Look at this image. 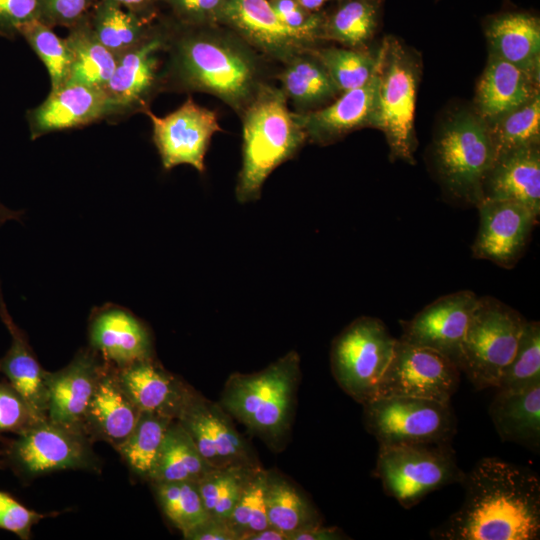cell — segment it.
Instances as JSON below:
<instances>
[{
    "label": "cell",
    "mask_w": 540,
    "mask_h": 540,
    "mask_svg": "<svg viewBox=\"0 0 540 540\" xmlns=\"http://www.w3.org/2000/svg\"><path fill=\"white\" fill-rule=\"evenodd\" d=\"M483 199L514 201L539 217V145L518 148L496 157L483 184Z\"/></svg>",
    "instance_id": "obj_25"
},
{
    "label": "cell",
    "mask_w": 540,
    "mask_h": 540,
    "mask_svg": "<svg viewBox=\"0 0 540 540\" xmlns=\"http://www.w3.org/2000/svg\"><path fill=\"white\" fill-rule=\"evenodd\" d=\"M141 414L125 393L115 368L106 363L85 412L83 432L91 441H104L117 450Z\"/></svg>",
    "instance_id": "obj_23"
},
{
    "label": "cell",
    "mask_w": 540,
    "mask_h": 540,
    "mask_svg": "<svg viewBox=\"0 0 540 540\" xmlns=\"http://www.w3.org/2000/svg\"><path fill=\"white\" fill-rule=\"evenodd\" d=\"M92 444L83 432L46 419L5 443L3 463L26 481L62 470L99 472L101 463Z\"/></svg>",
    "instance_id": "obj_10"
},
{
    "label": "cell",
    "mask_w": 540,
    "mask_h": 540,
    "mask_svg": "<svg viewBox=\"0 0 540 540\" xmlns=\"http://www.w3.org/2000/svg\"><path fill=\"white\" fill-rule=\"evenodd\" d=\"M396 340L380 319L369 316L355 319L333 340L332 374L341 389L361 405L377 397Z\"/></svg>",
    "instance_id": "obj_9"
},
{
    "label": "cell",
    "mask_w": 540,
    "mask_h": 540,
    "mask_svg": "<svg viewBox=\"0 0 540 540\" xmlns=\"http://www.w3.org/2000/svg\"><path fill=\"white\" fill-rule=\"evenodd\" d=\"M303 53L286 60L278 78L287 97L299 106L312 107L333 98L339 90L322 63L314 55Z\"/></svg>",
    "instance_id": "obj_34"
},
{
    "label": "cell",
    "mask_w": 540,
    "mask_h": 540,
    "mask_svg": "<svg viewBox=\"0 0 540 540\" xmlns=\"http://www.w3.org/2000/svg\"><path fill=\"white\" fill-rule=\"evenodd\" d=\"M378 14L377 0H349L324 20L321 37L359 49L372 38Z\"/></svg>",
    "instance_id": "obj_37"
},
{
    "label": "cell",
    "mask_w": 540,
    "mask_h": 540,
    "mask_svg": "<svg viewBox=\"0 0 540 540\" xmlns=\"http://www.w3.org/2000/svg\"><path fill=\"white\" fill-rule=\"evenodd\" d=\"M302 7L308 11L318 10L327 0H296Z\"/></svg>",
    "instance_id": "obj_55"
},
{
    "label": "cell",
    "mask_w": 540,
    "mask_h": 540,
    "mask_svg": "<svg viewBox=\"0 0 540 540\" xmlns=\"http://www.w3.org/2000/svg\"><path fill=\"white\" fill-rule=\"evenodd\" d=\"M266 513L269 525L288 534L322 524L319 511L292 481L267 470Z\"/></svg>",
    "instance_id": "obj_30"
},
{
    "label": "cell",
    "mask_w": 540,
    "mask_h": 540,
    "mask_svg": "<svg viewBox=\"0 0 540 540\" xmlns=\"http://www.w3.org/2000/svg\"><path fill=\"white\" fill-rule=\"evenodd\" d=\"M91 349L115 368L153 357L148 328L130 311L107 306L96 312L89 325Z\"/></svg>",
    "instance_id": "obj_22"
},
{
    "label": "cell",
    "mask_w": 540,
    "mask_h": 540,
    "mask_svg": "<svg viewBox=\"0 0 540 540\" xmlns=\"http://www.w3.org/2000/svg\"><path fill=\"white\" fill-rule=\"evenodd\" d=\"M144 113L151 120L153 141L163 167L169 170L187 164L203 173L211 137L221 131L216 113L198 105L191 97L163 117L156 116L149 109Z\"/></svg>",
    "instance_id": "obj_15"
},
{
    "label": "cell",
    "mask_w": 540,
    "mask_h": 540,
    "mask_svg": "<svg viewBox=\"0 0 540 540\" xmlns=\"http://www.w3.org/2000/svg\"><path fill=\"white\" fill-rule=\"evenodd\" d=\"M115 372L121 387L140 411L176 419L189 384L164 369L153 357L115 368Z\"/></svg>",
    "instance_id": "obj_24"
},
{
    "label": "cell",
    "mask_w": 540,
    "mask_h": 540,
    "mask_svg": "<svg viewBox=\"0 0 540 540\" xmlns=\"http://www.w3.org/2000/svg\"><path fill=\"white\" fill-rule=\"evenodd\" d=\"M245 540H288V534L269 526L263 530L248 535Z\"/></svg>",
    "instance_id": "obj_52"
},
{
    "label": "cell",
    "mask_w": 540,
    "mask_h": 540,
    "mask_svg": "<svg viewBox=\"0 0 540 540\" xmlns=\"http://www.w3.org/2000/svg\"><path fill=\"white\" fill-rule=\"evenodd\" d=\"M537 384H540V323L527 320L516 352L496 388L522 391Z\"/></svg>",
    "instance_id": "obj_42"
},
{
    "label": "cell",
    "mask_w": 540,
    "mask_h": 540,
    "mask_svg": "<svg viewBox=\"0 0 540 540\" xmlns=\"http://www.w3.org/2000/svg\"><path fill=\"white\" fill-rule=\"evenodd\" d=\"M105 366L96 351L86 349L64 368L46 371L47 419L83 432L85 412Z\"/></svg>",
    "instance_id": "obj_19"
},
{
    "label": "cell",
    "mask_w": 540,
    "mask_h": 540,
    "mask_svg": "<svg viewBox=\"0 0 540 540\" xmlns=\"http://www.w3.org/2000/svg\"><path fill=\"white\" fill-rule=\"evenodd\" d=\"M362 406L365 428L379 445L451 443L457 430L450 402L389 396Z\"/></svg>",
    "instance_id": "obj_11"
},
{
    "label": "cell",
    "mask_w": 540,
    "mask_h": 540,
    "mask_svg": "<svg viewBox=\"0 0 540 540\" xmlns=\"http://www.w3.org/2000/svg\"><path fill=\"white\" fill-rule=\"evenodd\" d=\"M538 84V80L490 53L476 90V113L490 123L532 100L539 94Z\"/></svg>",
    "instance_id": "obj_26"
},
{
    "label": "cell",
    "mask_w": 540,
    "mask_h": 540,
    "mask_svg": "<svg viewBox=\"0 0 540 540\" xmlns=\"http://www.w3.org/2000/svg\"><path fill=\"white\" fill-rule=\"evenodd\" d=\"M307 135L289 111L282 90L260 85L244 109L243 160L236 198L241 203L257 200L267 177L303 146Z\"/></svg>",
    "instance_id": "obj_4"
},
{
    "label": "cell",
    "mask_w": 540,
    "mask_h": 540,
    "mask_svg": "<svg viewBox=\"0 0 540 540\" xmlns=\"http://www.w3.org/2000/svg\"><path fill=\"white\" fill-rule=\"evenodd\" d=\"M231 418L219 403L190 386L176 420L212 467L259 466L253 448L237 431Z\"/></svg>",
    "instance_id": "obj_14"
},
{
    "label": "cell",
    "mask_w": 540,
    "mask_h": 540,
    "mask_svg": "<svg viewBox=\"0 0 540 540\" xmlns=\"http://www.w3.org/2000/svg\"><path fill=\"white\" fill-rule=\"evenodd\" d=\"M379 76L376 73L364 85L343 92L325 108L295 113L307 139L327 144L363 126H374L378 106Z\"/></svg>",
    "instance_id": "obj_21"
},
{
    "label": "cell",
    "mask_w": 540,
    "mask_h": 540,
    "mask_svg": "<svg viewBox=\"0 0 540 540\" xmlns=\"http://www.w3.org/2000/svg\"><path fill=\"white\" fill-rule=\"evenodd\" d=\"M479 228L472 255L511 269L520 260L539 217L526 206L508 200L483 199L477 205Z\"/></svg>",
    "instance_id": "obj_16"
},
{
    "label": "cell",
    "mask_w": 540,
    "mask_h": 540,
    "mask_svg": "<svg viewBox=\"0 0 540 540\" xmlns=\"http://www.w3.org/2000/svg\"><path fill=\"white\" fill-rule=\"evenodd\" d=\"M37 422L23 397L8 382H0V434H18Z\"/></svg>",
    "instance_id": "obj_44"
},
{
    "label": "cell",
    "mask_w": 540,
    "mask_h": 540,
    "mask_svg": "<svg viewBox=\"0 0 540 540\" xmlns=\"http://www.w3.org/2000/svg\"><path fill=\"white\" fill-rule=\"evenodd\" d=\"M460 376L458 366L443 354L397 339L377 397L410 396L450 402Z\"/></svg>",
    "instance_id": "obj_12"
},
{
    "label": "cell",
    "mask_w": 540,
    "mask_h": 540,
    "mask_svg": "<svg viewBox=\"0 0 540 540\" xmlns=\"http://www.w3.org/2000/svg\"><path fill=\"white\" fill-rule=\"evenodd\" d=\"M0 318L11 336V345L0 359V372L23 397L40 421L47 419L46 371L40 366L27 335L8 313L0 289Z\"/></svg>",
    "instance_id": "obj_27"
},
{
    "label": "cell",
    "mask_w": 540,
    "mask_h": 540,
    "mask_svg": "<svg viewBox=\"0 0 540 540\" xmlns=\"http://www.w3.org/2000/svg\"><path fill=\"white\" fill-rule=\"evenodd\" d=\"M220 21L258 49L285 61L311 50L316 40L284 24L269 0H226Z\"/></svg>",
    "instance_id": "obj_18"
},
{
    "label": "cell",
    "mask_w": 540,
    "mask_h": 540,
    "mask_svg": "<svg viewBox=\"0 0 540 540\" xmlns=\"http://www.w3.org/2000/svg\"><path fill=\"white\" fill-rule=\"evenodd\" d=\"M88 19L95 37L117 58L142 42L152 30L149 16L112 0H97Z\"/></svg>",
    "instance_id": "obj_31"
},
{
    "label": "cell",
    "mask_w": 540,
    "mask_h": 540,
    "mask_svg": "<svg viewBox=\"0 0 540 540\" xmlns=\"http://www.w3.org/2000/svg\"><path fill=\"white\" fill-rule=\"evenodd\" d=\"M491 53L539 81L540 24L527 13H506L486 28Z\"/></svg>",
    "instance_id": "obj_28"
},
{
    "label": "cell",
    "mask_w": 540,
    "mask_h": 540,
    "mask_svg": "<svg viewBox=\"0 0 540 540\" xmlns=\"http://www.w3.org/2000/svg\"><path fill=\"white\" fill-rule=\"evenodd\" d=\"M32 50L45 65L51 83V90L64 85L70 76L72 56L65 38H60L53 28L35 20L20 31Z\"/></svg>",
    "instance_id": "obj_41"
},
{
    "label": "cell",
    "mask_w": 540,
    "mask_h": 540,
    "mask_svg": "<svg viewBox=\"0 0 540 540\" xmlns=\"http://www.w3.org/2000/svg\"><path fill=\"white\" fill-rule=\"evenodd\" d=\"M488 413L502 441L539 451L540 384L522 391L497 390Z\"/></svg>",
    "instance_id": "obj_29"
},
{
    "label": "cell",
    "mask_w": 540,
    "mask_h": 540,
    "mask_svg": "<svg viewBox=\"0 0 540 540\" xmlns=\"http://www.w3.org/2000/svg\"><path fill=\"white\" fill-rule=\"evenodd\" d=\"M213 468L174 419L164 436L150 482L197 481Z\"/></svg>",
    "instance_id": "obj_33"
},
{
    "label": "cell",
    "mask_w": 540,
    "mask_h": 540,
    "mask_svg": "<svg viewBox=\"0 0 540 540\" xmlns=\"http://www.w3.org/2000/svg\"><path fill=\"white\" fill-rule=\"evenodd\" d=\"M88 16L69 28L65 37L72 56L67 82L104 89L116 67L117 56L95 37Z\"/></svg>",
    "instance_id": "obj_32"
},
{
    "label": "cell",
    "mask_w": 540,
    "mask_h": 540,
    "mask_svg": "<svg viewBox=\"0 0 540 540\" xmlns=\"http://www.w3.org/2000/svg\"><path fill=\"white\" fill-rule=\"evenodd\" d=\"M106 117L104 90L76 82H66L50 90L47 98L26 114L32 140L51 132L83 127Z\"/></svg>",
    "instance_id": "obj_20"
},
{
    "label": "cell",
    "mask_w": 540,
    "mask_h": 540,
    "mask_svg": "<svg viewBox=\"0 0 540 540\" xmlns=\"http://www.w3.org/2000/svg\"><path fill=\"white\" fill-rule=\"evenodd\" d=\"M126 9L136 12L141 15H147L148 9L156 0H112Z\"/></svg>",
    "instance_id": "obj_53"
},
{
    "label": "cell",
    "mask_w": 540,
    "mask_h": 540,
    "mask_svg": "<svg viewBox=\"0 0 540 540\" xmlns=\"http://www.w3.org/2000/svg\"><path fill=\"white\" fill-rule=\"evenodd\" d=\"M312 54L342 92L366 84L377 70V55L354 48L329 47L313 51Z\"/></svg>",
    "instance_id": "obj_40"
},
{
    "label": "cell",
    "mask_w": 540,
    "mask_h": 540,
    "mask_svg": "<svg viewBox=\"0 0 540 540\" xmlns=\"http://www.w3.org/2000/svg\"><path fill=\"white\" fill-rule=\"evenodd\" d=\"M479 297L470 290L442 296L409 321H401V340L433 349L458 368L462 344Z\"/></svg>",
    "instance_id": "obj_17"
},
{
    "label": "cell",
    "mask_w": 540,
    "mask_h": 540,
    "mask_svg": "<svg viewBox=\"0 0 540 540\" xmlns=\"http://www.w3.org/2000/svg\"><path fill=\"white\" fill-rule=\"evenodd\" d=\"M171 77L184 89L210 93L234 109H245L260 85L253 57L236 43L204 33L172 41Z\"/></svg>",
    "instance_id": "obj_3"
},
{
    "label": "cell",
    "mask_w": 540,
    "mask_h": 540,
    "mask_svg": "<svg viewBox=\"0 0 540 540\" xmlns=\"http://www.w3.org/2000/svg\"><path fill=\"white\" fill-rule=\"evenodd\" d=\"M159 506L182 535L206 520L197 481L151 482Z\"/></svg>",
    "instance_id": "obj_39"
},
{
    "label": "cell",
    "mask_w": 540,
    "mask_h": 540,
    "mask_svg": "<svg viewBox=\"0 0 540 540\" xmlns=\"http://www.w3.org/2000/svg\"><path fill=\"white\" fill-rule=\"evenodd\" d=\"M337 527H324L322 524L291 533L288 540H341L348 539Z\"/></svg>",
    "instance_id": "obj_51"
},
{
    "label": "cell",
    "mask_w": 540,
    "mask_h": 540,
    "mask_svg": "<svg viewBox=\"0 0 540 540\" xmlns=\"http://www.w3.org/2000/svg\"><path fill=\"white\" fill-rule=\"evenodd\" d=\"M170 37L153 29L135 47L117 58L116 67L104 87L106 120L130 116L148 109L161 80V53L168 50Z\"/></svg>",
    "instance_id": "obj_13"
},
{
    "label": "cell",
    "mask_w": 540,
    "mask_h": 540,
    "mask_svg": "<svg viewBox=\"0 0 540 540\" xmlns=\"http://www.w3.org/2000/svg\"><path fill=\"white\" fill-rule=\"evenodd\" d=\"M53 515L30 510L11 495L0 491V530L13 532L22 540L30 538L35 524Z\"/></svg>",
    "instance_id": "obj_45"
},
{
    "label": "cell",
    "mask_w": 540,
    "mask_h": 540,
    "mask_svg": "<svg viewBox=\"0 0 540 540\" xmlns=\"http://www.w3.org/2000/svg\"><path fill=\"white\" fill-rule=\"evenodd\" d=\"M187 25H201L220 21L226 0H162Z\"/></svg>",
    "instance_id": "obj_49"
},
{
    "label": "cell",
    "mask_w": 540,
    "mask_h": 540,
    "mask_svg": "<svg viewBox=\"0 0 540 540\" xmlns=\"http://www.w3.org/2000/svg\"><path fill=\"white\" fill-rule=\"evenodd\" d=\"M526 319L491 296L479 297L461 349L459 369L477 390L496 388L512 360Z\"/></svg>",
    "instance_id": "obj_8"
},
{
    "label": "cell",
    "mask_w": 540,
    "mask_h": 540,
    "mask_svg": "<svg viewBox=\"0 0 540 540\" xmlns=\"http://www.w3.org/2000/svg\"><path fill=\"white\" fill-rule=\"evenodd\" d=\"M259 467L261 465L213 467L197 480L201 500L208 515L227 521L248 481Z\"/></svg>",
    "instance_id": "obj_36"
},
{
    "label": "cell",
    "mask_w": 540,
    "mask_h": 540,
    "mask_svg": "<svg viewBox=\"0 0 540 540\" xmlns=\"http://www.w3.org/2000/svg\"><path fill=\"white\" fill-rule=\"evenodd\" d=\"M267 470L259 467L244 488L227 523L239 540L269 527L266 513Z\"/></svg>",
    "instance_id": "obj_43"
},
{
    "label": "cell",
    "mask_w": 540,
    "mask_h": 540,
    "mask_svg": "<svg viewBox=\"0 0 540 540\" xmlns=\"http://www.w3.org/2000/svg\"><path fill=\"white\" fill-rule=\"evenodd\" d=\"M374 475L389 497L410 509L428 494L461 483L465 472L451 443H418L379 445Z\"/></svg>",
    "instance_id": "obj_6"
},
{
    "label": "cell",
    "mask_w": 540,
    "mask_h": 540,
    "mask_svg": "<svg viewBox=\"0 0 540 540\" xmlns=\"http://www.w3.org/2000/svg\"><path fill=\"white\" fill-rule=\"evenodd\" d=\"M40 18L41 0H0V37L14 39L26 24Z\"/></svg>",
    "instance_id": "obj_46"
},
{
    "label": "cell",
    "mask_w": 540,
    "mask_h": 540,
    "mask_svg": "<svg viewBox=\"0 0 540 540\" xmlns=\"http://www.w3.org/2000/svg\"><path fill=\"white\" fill-rule=\"evenodd\" d=\"M21 216L22 212L11 210L0 202V225L8 220H19Z\"/></svg>",
    "instance_id": "obj_54"
},
{
    "label": "cell",
    "mask_w": 540,
    "mask_h": 540,
    "mask_svg": "<svg viewBox=\"0 0 540 540\" xmlns=\"http://www.w3.org/2000/svg\"><path fill=\"white\" fill-rule=\"evenodd\" d=\"M97 0H41L40 20L48 26L67 29L86 18Z\"/></svg>",
    "instance_id": "obj_47"
},
{
    "label": "cell",
    "mask_w": 540,
    "mask_h": 540,
    "mask_svg": "<svg viewBox=\"0 0 540 540\" xmlns=\"http://www.w3.org/2000/svg\"><path fill=\"white\" fill-rule=\"evenodd\" d=\"M487 124L495 158L518 148L539 145V94L523 106Z\"/></svg>",
    "instance_id": "obj_38"
},
{
    "label": "cell",
    "mask_w": 540,
    "mask_h": 540,
    "mask_svg": "<svg viewBox=\"0 0 540 540\" xmlns=\"http://www.w3.org/2000/svg\"><path fill=\"white\" fill-rule=\"evenodd\" d=\"M378 106L374 126L387 140L392 160L414 163V114L420 66L397 39L386 38L377 53Z\"/></svg>",
    "instance_id": "obj_7"
},
{
    "label": "cell",
    "mask_w": 540,
    "mask_h": 540,
    "mask_svg": "<svg viewBox=\"0 0 540 540\" xmlns=\"http://www.w3.org/2000/svg\"><path fill=\"white\" fill-rule=\"evenodd\" d=\"M433 159L446 191L477 207L483 200V184L495 160L487 122L468 111L454 115L435 139Z\"/></svg>",
    "instance_id": "obj_5"
},
{
    "label": "cell",
    "mask_w": 540,
    "mask_h": 540,
    "mask_svg": "<svg viewBox=\"0 0 540 540\" xmlns=\"http://www.w3.org/2000/svg\"><path fill=\"white\" fill-rule=\"evenodd\" d=\"M186 540H239L227 521L208 517L183 535Z\"/></svg>",
    "instance_id": "obj_50"
},
{
    "label": "cell",
    "mask_w": 540,
    "mask_h": 540,
    "mask_svg": "<svg viewBox=\"0 0 540 540\" xmlns=\"http://www.w3.org/2000/svg\"><path fill=\"white\" fill-rule=\"evenodd\" d=\"M173 420L161 414L141 411L132 432L116 450L133 474L149 481L164 436Z\"/></svg>",
    "instance_id": "obj_35"
},
{
    "label": "cell",
    "mask_w": 540,
    "mask_h": 540,
    "mask_svg": "<svg viewBox=\"0 0 540 540\" xmlns=\"http://www.w3.org/2000/svg\"><path fill=\"white\" fill-rule=\"evenodd\" d=\"M277 16L288 27L314 39L321 38L323 17L302 7L296 0H269Z\"/></svg>",
    "instance_id": "obj_48"
},
{
    "label": "cell",
    "mask_w": 540,
    "mask_h": 540,
    "mask_svg": "<svg viewBox=\"0 0 540 540\" xmlns=\"http://www.w3.org/2000/svg\"><path fill=\"white\" fill-rule=\"evenodd\" d=\"M461 507L430 536L438 540H538L540 478L497 457L480 459L460 483Z\"/></svg>",
    "instance_id": "obj_1"
},
{
    "label": "cell",
    "mask_w": 540,
    "mask_h": 540,
    "mask_svg": "<svg viewBox=\"0 0 540 540\" xmlns=\"http://www.w3.org/2000/svg\"><path fill=\"white\" fill-rule=\"evenodd\" d=\"M300 378V357L290 351L261 371L231 374L219 404L250 433L279 451L290 434Z\"/></svg>",
    "instance_id": "obj_2"
}]
</instances>
